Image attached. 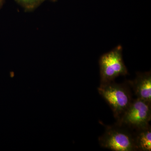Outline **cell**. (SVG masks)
Listing matches in <instances>:
<instances>
[{
	"mask_svg": "<svg viewBox=\"0 0 151 151\" xmlns=\"http://www.w3.org/2000/svg\"><path fill=\"white\" fill-rule=\"evenodd\" d=\"M135 146L137 151H151L150 126L135 131L134 132Z\"/></svg>",
	"mask_w": 151,
	"mask_h": 151,
	"instance_id": "cell-6",
	"label": "cell"
},
{
	"mask_svg": "<svg viewBox=\"0 0 151 151\" xmlns=\"http://www.w3.org/2000/svg\"><path fill=\"white\" fill-rule=\"evenodd\" d=\"M151 119V103L137 98L122 116L116 124L133 131L150 126Z\"/></svg>",
	"mask_w": 151,
	"mask_h": 151,
	"instance_id": "cell-3",
	"label": "cell"
},
{
	"mask_svg": "<svg viewBox=\"0 0 151 151\" xmlns=\"http://www.w3.org/2000/svg\"><path fill=\"white\" fill-rule=\"evenodd\" d=\"M2 3V0H0V8H1V6Z\"/></svg>",
	"mask_w": 151,
	"mask_h": 151,
	"instance_id": "cell-8",
	"label": "cell"
},
{
	"mask_svg": "<svg viewBox=\"0 0 151 151\" xmlns=\"http://www.w3.org/2000/svg\"><path fill=\"white\" fill-rule=\"evenodd\" d=\"M97 90L111 107L117 120L133 101L130 89L126 84H117L114 81L100 83Z\"/></svg>",
	"mask_w": 151,
	"mask_h": 151,
	"instance_id": "cell-1",
	"label": "cell"
},
{
	"mask_svg": "<svg viewBox=\"0 0 151 151\" xmlns=\"http://www.w3.org/2000/svg\"><path fill=\"white\" fill-rule=\"evenodd\" d=\"M138 99L151 103L150 72L138 73L134 81H129Z\"/></svg>",
	"mask_w": 151,
	"mask_h": 151,
	"instance_id": "cell-5",
	"label": "cell"
},
{
	"mask_svg": "<svg viewBox=\"0 0 151 151\" xmlns=\"http://www.w3.org/2000/svg\"><path fill=\"white\" fill-rule=\"evenodd\" d=\"M99 63L100 83L113 81L118 76H125L128 73L127 67L123 61L121 46H118L102 55Z\"/></svg>",
	"mask_w": 151,
	"mask_h": 151,
	"instance_id": "cell-4",
	"label": "cell"
},
{
	"mask_svg": "<svg viewBox=\"0 0 151 151\" xmlns=\"http://www.w3.org/2000/svg\"><path fill=\"white\" fill-rule=\"evenodd\" d=\"M99 142L101 147L112 151H137L134 132L117 124L106 128Z\"/></svg>",
	"mask_w": 151,
	"mask_h": 151,
	"instance_id": "cell-2",
	"label": "cell"
},
{
	"mask_svg": "<svg viewBox=\"0 0 151 151\" xmlns=\"http://www.w3.org/2000/svg\"><path fill=\"white\" fill-rule=\"evenodd\" d=\"M25 8L27 10L34 9L38 4L40 0H19Z\"/></svg>",
	"mask_w": 151,
	"mask_h": 151,
	"instance_id": "cell-7",
	"label": "cell"
}]
</instances>
